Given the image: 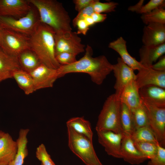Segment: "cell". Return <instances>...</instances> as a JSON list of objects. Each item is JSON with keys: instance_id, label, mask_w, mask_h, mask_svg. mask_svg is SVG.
<instances>
[{"instance_id": "obj_30", "label": "cell", "mask_w": 165, "mask_h": 165, "mask_svg": "<svg viewBox=\"0 0 165 165\" xmlns=\"http://www.w3.org/2000/svg\"><path fill=\"white\" fill-rule=\"evenodd\" d=\"M141 18L146 25L153 23L165 24V10L163 7L158 8L150 12L142 14Z\"/></svg>"}, {"instance_id": "obj_25", "label": "cell", "mask_w": 165, "mask_h": 165, "mask_svg": "<svg viewBox=\"0 0 165 165\" xmlns=\"http://www.w3.org/2000/svg\"><path fill=\"white\" fill-rule=\"evenodd\" d=\"M17 59L20 69L29 73L41 64L36 54L30 49L21 53Z\"/></svg>"}, {"instance_id": "obj_29", "label": "cell", "mask_w": 165, "mask_h": 165, "mask_svg": "<svg viewBox=\"0 0 165 165\" xmlns=\"http://www.w3.org/2000/svg\"><path fill=\"white\" fill-rule=\"evenodd\" d=\"M131 137L134 142H149L159 144L153 133L148 126L144 127L136 130Z\"/></svg>"}, {"instance_id": "obj_24", "label": "cell", "mask_w": 165, "mask_h": 165, "mask_svg": "<svg viewBox=\"0 0 165 165\" xmlns=\"http://www.w3.org/2000/svg\"><path fill=\"white\" fill-rule=\"evenodd\" d=\"M69 126L77 133L83 135L93 141V134L90 122L83 117H77L69 119L66 122Z\"/></svg>"}, {"instance_id": "obj_46", "label": "cell", "mask_w": 165, "mask_h": 165, "mask_svg": "<svg viewBox=\"0 0 165 165\" xmlns=\"http://www.w3.org/2000/svg\"><path fill=\"white\" fill-rule=\"evenodd\" d=\"M0 165H3V164H0Z\"/></svg>"}, {"instance_id": "obj_20", "label": "cell", "mask_w": 165, "mask_h": 165, "mask_svg": "<svg viewBox=\"0 0 165 165\" xmlns=\"http://www.w3.org/2000/svg\"><path fill=\"white\" fill-rule=\"evenodd\" d=\"M17 144L8 133L0 138V164L8 165L13 160L17 152Z\"/></svg>"}, {"instance_id": "obj_41", "label": "cell", "mask_w": 165, "mask_h": 165, "mask_svg": "<svg viewBox=\"0 0 165 165\" xmlns=\"http://www.w3.org/2000/svg\"><path fill=\"white\" fill-rule=\"evenodd\" d=\"M94 22L96 23L104 21L107 18V15L105 14L94 12L91 15Z\"/></svg>"}, {"instance_id": "obj_39", "label": "cell", "mask_w": 165, "mask_h": 165, "mask_svg": "<svg viewBox=\"0 0 165 165\" xmlns=\"http://www.w3.org/2000/svg\"><path fill=\"white\" fill-rule=\"evenodd\" d=\"M76 27L77 28V33L79 35L82 34L86 35L89 29V27L84 20H78L76 23Z\"/></svg>"}, {"instance_id": "obj_7", "label": "cell", "mask_w": 165, "mask_h": 165, "mask_svg": "<svg viewBox=\"0 0 165 165\" xmlns=\"http://www.w3.org/2000/svg\"><path fill=\"white\" fill-rule=\"evenodd\" d=\"M31 9L25 16L19 18L0 16V26L2 28L20 33L29 37L38 23Z\"/></svg>"}, {"instance_id": "obj_32", "label": "cell", "mask_w": 165, "mask_h": 165, "mask_svg": "<svg viewBox=\"0 0 165 165\" xmlns=\"http://www.w3.org/2000/svg\"><path fill=\"white\" fill-rule=\"evenodd\" d=\"M118 3L113 2H101L99 0H96L93 4L94 12L101 13H109L115 11Z\"/></svg>"}, {"instance_id": "obj_3", "label": "cell", "mask_w": 165, "mask_h": 165, "mask_svg": "<svg viewBox=\"0 0 165 165\" xmlns=\"http://www.w3.org/2000/svg\"><path fill=\"white\" fill-rule=\"evenodd\" d=\"M55 33L51 28L38 21L29 36V42L30 50L36 54L41 64L57 69L61 65L55 58Z\"/></svg>"}, {"instance_id": "obj_15", "label": "cell", "mask_w": 165, "mask_h": 165, "mask_svg": "<svg viewBox=\"0 0 165 165\" xmlns=\"http://www.w3.org/2000/svg\"><path fill=\"white\" fill-rule=\"evenodd\" d=\"M121 158L133 165H138L147 159L135 146L130 136L124 134L122 140L121 147Z\"/></svg>"}, {"instance_id": "obj_42", "label": "cell", "mask_w": 165, "mask_h": 165, "mask_svg": "<svg viewBox=\"0 0 165 165\" xmlns=\"http://www.w3.org/2000/svg\"><path fill=\"white\" fill-rule=\"evenodd\" d=\"M144 2L143 0H140L135 5L129 6L128 8V10L138 13L141 8L143 5Z\"/></svg>"}, {"instance_id": "obj_10", "label": "cell", "mask_w": 165, "mask_h": 165, "mask_svg": "<svg viewBox=\"0 0 165 165\" xmlns=\"http://www.w3.org/2000/svg\"><path fill=\"white\" fill-rule=\"evenodd\" d=\"M29 73L33 80L35 91L53 87L59 78L57 69L50 68L42 64Z\"/></svg>"}, {"instance_id": "obj_2", "label": "cell", "mask_w": 165, "mask_h": 165, "mask_svg": "<svg viewBox=\"0 0 165 165\" xmlns=\"http://www.w3.org/2000/svg\"><path fill=\"white\" fill-rule=\"evenodd\" d=\"M37 9L38 21L51 28L55 33L66 34L72 31L71 19L62 3L55 0H27Z\"/></svg>"}, {"instance_id": "obj_9", "label": "cell", "mask_w": 165, "mask_h": 165, "mask_svg": "<svg viewBox=\"0 0 165 165\" xmlns=\"http://www.w3.org/2000/svg\"><path fill=\"white\" fill-rule=\"evenodd\" d=\"M55 55L62 52H68L76 55L85 51V46L81 42V39L76 32L71 31L66 34L55 33Z\"/></svg>"}, {"instance_id": "obj_31", "label": "cell", "mask_w": 165, "mask_h": 165, "mask_svg": "<svg viewBox=\"0 0 165 165\" xmlns=\"http://www.w3.org/2000/svg\"><path fill=\"white\" fill-rule=\"evenodd\" d=\"M134 144L139 152L147 159H150L156 154L158 145L153 143L144 142H135Z\"/></svg>"}, {"instance_id": "obj_37", "label": "cell", "mask_w": 165, "mask_h": 165, "mask_svg": "<svg viewBox=\"0 0 165 165\" xmlns=\"http://www.w3.org/2000/svg\"><path fill=\"white\" fill-rule=\"evenodd\" d=\"M93 4L85 8L78 12V14L72 21V24L74 27H76V23L78 20H84L88 16H91V15L94 12L93 8Z\"/></svg>"}, {"instance_id": "obj_12", "label": "cell", "mask_w": 165, "mask_h": 165, "mask_svg": "<svg viewBox=\"0 0 165 165\" xmlns=\"http://www.w3.org/2000/svg\"><path fill=\"white\" fill-rule=\"evenodd\" d=\"M117 63L113 64L112 71L116 79L114 88L115 93L118 97L124 87L130 82L135 80L136 75L134 70L126 64L120 57L117 59Z\"/></svg>"}, {"instance_id": "obj_22", "label": "cell", "mask_w": 165, "mask_h": 165, "mask_svg": "<svg viewBox=\"0 0 165 165\" xmlns=\"http://www.w3.org/2000/svg\"><path fill=\"white\" fill-rule=\"evenodd\" d=\"M19 69H21L17 58L6 54L0 47V83L13 78L14 72Z\"/></svg>"}, {"instance_id": "obj_40", "label": "cell", "mask_w": 165, "mask_h": 165, "mask_svg": "<svg viewBox=\"0 0 165 165\" xmlns=\"http://www.w3.org/2000/svg\"><path fill=\"white\" fill-rule=\"evenodd\" d=\"M160 57L159 61L153 64L151 67L157 71H165V56H164Z\"/></svg>"}, {"instance_id": "obj_8", "label": "cell", "mask_w": 165, "mask_h": 165, "mask_svg": "<svg viewBox=\"0 0 165 165\" xmlns=\"http://www.w3.org/2000/svg\"><path fill=\"white\" fill-rule=\"evenodd\" d=\"M148 114L149 127L160 145L165 146V108L158 107L142 101Z\"/></svg>"}, {"instance_id": "obj_11", "label": "cell", "mask_w": 165, "mask_h": 165, "mask_svg": "<svg viewBox=\"0 0 165 165\" xmlns=\"http://www.w3.org/2000/svg\"><path fill=\"white\" fill-rule=\"evenodd\" d=\"M99 143L104 148L109 155L121 158V147L123 133H116L112 131H97Z\"/></svg>"}, {"instance_id": "obj_45", "label": "cell", "mask_w": 165, "mask_h": 165, "mask_svg": "<svg viewBox=\"0 0 165 165\" xmlns=\"http://www.w3.org/2000/svg\"><path fill=\"white\" fill-rule=\"evenodd\" d=\"M2 29L3 28H2V27L0 26V35L1 33Z\"/></svg>"}, {"instance_id": "obj_1", "label": "cell", "mask_w": 165, "mask_h": 165, "mask_svg": "<svg viewBox=\"0 0 165 165\" xmlns=\"http://www.w3.org/2000/svg\"><path fill=\"white\" fill-rule=\"evenodd\" d=\"M84 56L71 64L61 65L57 69L59 78L72 73L88 74L91 80L98 85H101L112 71V64L104 55L96 57H92V47L87 45L85 49Z\"/></svg>"}, {"instance_id": "obj_16", "label": "cell", "mask_w": 165, "mask_h": 165, "mask_svg": "<svg viewBox=\"0 0 165 165\" xmlns=\"http://www.w3.org/2000/svg\"><path fill=\"white\" fill-rule=\"evenodd\" d=\"M141 101L150 105L165 108V89L154 85H148L139 89Z\"/></svg>"}, {"instance_id": "obj_33", "label": "cell", "mask_w": 165, "mask_h": 165, "mask_svg": "<svg viewBox=\"0 0 165 165\" xmlns=\"http://www.w3.org/2000/svg\"><path fill=\"white\" fill-rule=\"evenodd\" d=\"M35 155L36 158L41 162L42 165H56L44 144H41L37 148Z\"/></svg>"}, {"instance_id": "obj_14", "label": "cell", "mask_w": 165, "mask_h": 165, "mask_svg": "<svg viewBox=\"0 0 165 165\" xmlns=\"http://www.w3.org/2000/svg\"><path fill=\"white\" fill-rule=\"evenodd\" d=\"M27 0H0V16L21 18L31 9Z\"/></svg>"}, {"instance_id": "obj_18", "label": "cell", "mask_w": 165, "mask_h": 165, "mask_svg": "<svg viewBox=\"0 0 165 165\" xmlns=\"http://www.w3.org/2000/svg\"><path fill=\"white\" fill-rule=\"evenodd\" d=\"M165 53V42L156 45H143L139 50V62L144 67H151Z\"/></svg>"}, {"instance_id": "obj_44", "label": "cell", "mask_w": 165, "mask_h": 165, "mask_svg": "<svg viewBox=\"0 0 165 165\" xmlns=\"http://www.w3.org/2000/svg\"><path fill=\"white\" fill-rule=\"evenodd\" d=\"M5 134V132L2 131L0 130V138L2 137Z\"/></svg>"}, {"instance_id": "obj_47", "label": "cell", "mask_w": 165, "mask_h": 165, "mask_svg": "<svg viewBox=\"0 0 165 165\" xmlns=\"http://www.w3.org/2000/svg\"><path fill=\"white\" fill-rule=\"evenodd\" d=\"M41 165H42V164H41Z\"/></svg>"}, {"instance_id": "obj_6", "label": "cell", "mask_w": 165, "mask_h": 165, "mask_svg": "<svg viewBox=\"0 0 165 165\" xmlns=\"http://www.w3.org/2000/svg\"><path fill=\"white\" fill-rule=\"evenodd\" d=\"M0 47L6 54L17 58L23 52L30 50L29 37L3 28L0 35Z\"/></svg>"}, {"instance_id": "obj_38", "label": "cell", "mask_w": 165, "mask_h": 165, "mask_svg": "<svg viewBox=\"0 0 165 165\" xmlns=\"http://www.w3.org/2000/svg\"><path fill=\"white\" fill-rule=\"evenodd\" d=\"M96 0H74L75 9L78 12L85 8L93 4Z\"/></svg>"}, {"instance_id": "obj_4", "label": "cell", "mask_w": 165, "mask_h": 165, "mask_svg": "<svg viewBox=\"0 0 165 165\" xmlns=\"http://www.w3.org/2000/svg\"><path fill=\"white\" fill-rule=\"evenodd\" d=\"M121 102L115 94L105 101L98 117L96 131L108 130L116 133H122L120 122Z\"/></svg>"}, {"instance_id": "obj_34", "label": "cell", "mask_w": 165, "mask_h": 165, "mask_svg": "<svg viewBox=\"0 0 165 165\" xmlns=\"http://www.w3.org/2000/svg\"><path fill=\"white\" fill-rule=\"evenodd\" d=\"M164 0H151L141 8L138 13L143 14L150 12L160 7H165Z\"/></svg>"}, {"instance_id": "obj_43", "label": "cell", "mask_w": 165, "mask_h": 165, "mask_svg": "<svg viewBox=\"0 0 165 165\" xmlns=\"http://www.w3.org/2000/svg\"><path fill=\"white\" fill-rule=\"evenodd\" d=\"M84 20L89 27L92 26L95 24L91 16H88Z\"/></svg>"}, {"instance_id": "obj_36", "label": "cell", "mask_w": 165, "mask_h": 165, "mask_svg": "<svg viewBox=\"0 0 165 165\" xmlns=\"http://www.w3.org/2000/svg\"><path fill=\"white\" fill-rule=\"evenodd\" d=\"M147 165H165V148L158 144L156 155L150 159Z\"/></svg>"}, {"instance_id": "obj_27", "label": "cell", "mask_w": 165, "mask_h": 165, "mask_svg": "<svg viewBox=\"0 0 165 165\" xmlns=\"http://www.w3.org/2000/svg\"><path fill=\"white\" fill-rule=\"evenodd\" d=\"M120 122L123 133L131 136L135 130L131 110L121 103Z\"/></svg>"}, {"instance_id": "obj_28", "label": "cell", "mask_w": 165, "mask_h": 165, "mask_svg": "<svg viewBox=\"0 0 165 165\" xmlns=\"http://www.w3.org/2000/svg\"><path fill=\"white\" fill-rule=\"evenodd\" d=\"M130 110L135 130L144 127H149L147 112L142 102L138 107Z\"/></svg>"}, {"instance_id": "obj_19", "label": "cell", "mask_w": 165, "mask_h": 165, "mask_svg": "<svg viewBox=\"0 0 165 165\" xmlns=\"http://www.w3.org/2000/svg\"><path fill=\"white\" fill-rule=\"evenodd\" d=\"M139 90L135 80H132L124 87L118 97L130 109L135 108L142 104Z\"/></svg>"}, {"instance_id": "obj_35", "label": "cell", "mask_w": 165, "mask_h": 165, "mask_svg": "<svg viewBox=\"0 0 165 165\" xmlns=\"http://www.w3.org/2000/svg\"><path fill=\"white\" fill-rule=\"evenodd\" d=\"M77 55L68 52H62L55 55L57 62L61 65L71 64L77 61Z\"/></svg>"}, {"instance_id": "obj_5", "label": "cell", "mask_w": 165, "mask_h": 165, "mask_svg": "<svg viewBox=\"0 0 165 165\" xmlns=\"http://www.w3.org/2000/svg\"><path fill=\"white\" fill-rule=\"evenodd\" d=\"M68 146L71 150L86 165H103L98 158L93 141L67 126Z\"/></svg>"}, {"instance_id": "obj_21", "label": "cell", "mask_w": 165, "mask_h": 165, "mask_svg": "<svg viewBox=\"0 0 165 165\" xmlns=\"http://www.w3.org/2000/svg\"><path fill=\"white\" fill-rule=\"evenodd\" d=\"M108 46L117 52L123 61L134 70L138 71L144 67L129 53L127 49L126 42L122 37L110 42Z\"/></svg>"}, {"instance_id": "obj_23", "label": "cell", "mask_w": 165, "mask_h": 165, "mask_svg": "<svg viewBox=\"0 0 165 165\" xmlns=\"http://www.w3.org/2000/svg\"><path fill=\"white\" fill-rule=\"evenodd\" d=\"M29 131L28 129L20 130L18 137L16 141L18 146L17 153L13 160L8 165H23L24 159L28 154L27 136Z\"/></svg>"}, {"instance_id": "obj_17", "label": "cell", "mask_w": 165, "mask_h": 165, "mask_svg": "<svg viewBox=\"0 0 165 165\" xmlns=\"http://www.w3.org/2000/svg\"><path fill=\"white\" fill-rule=\"evenodd\" d=\"M142 41L145 46L156 45L165 42V24L151 23L143 30Z\"/></svg>"}, {"instance_id": "obj_26", "label": "cell", "mask_w": 165, "mask_h": 165, "mask_svg": "<svg viewBox=\"0 0 165 165\" xmlns=\"http://www.w3.org/2000/svg\"><path fill=\"white\" fill-rule=\"evenodd\" d=\"M13 78L25 94L29 95L35 91L33 80L29 73L18 69L14 72Z\"/></svg>"}, {"instance_id": "obj_13", "label": "cell", "mask_w": 165, "mask_h": 165, "mask_svg": "<svg viewBox=\"0 0 165 165\" xmlns=\"http://www.w3.org/2000/svg\"><path fill=\"white\" fill-rule=\"evenodd\" d=\"M135 81L139 89L148 85L165 89V71H157L151 67H144L138 71Z\"/></svg>"}]
</instances>
